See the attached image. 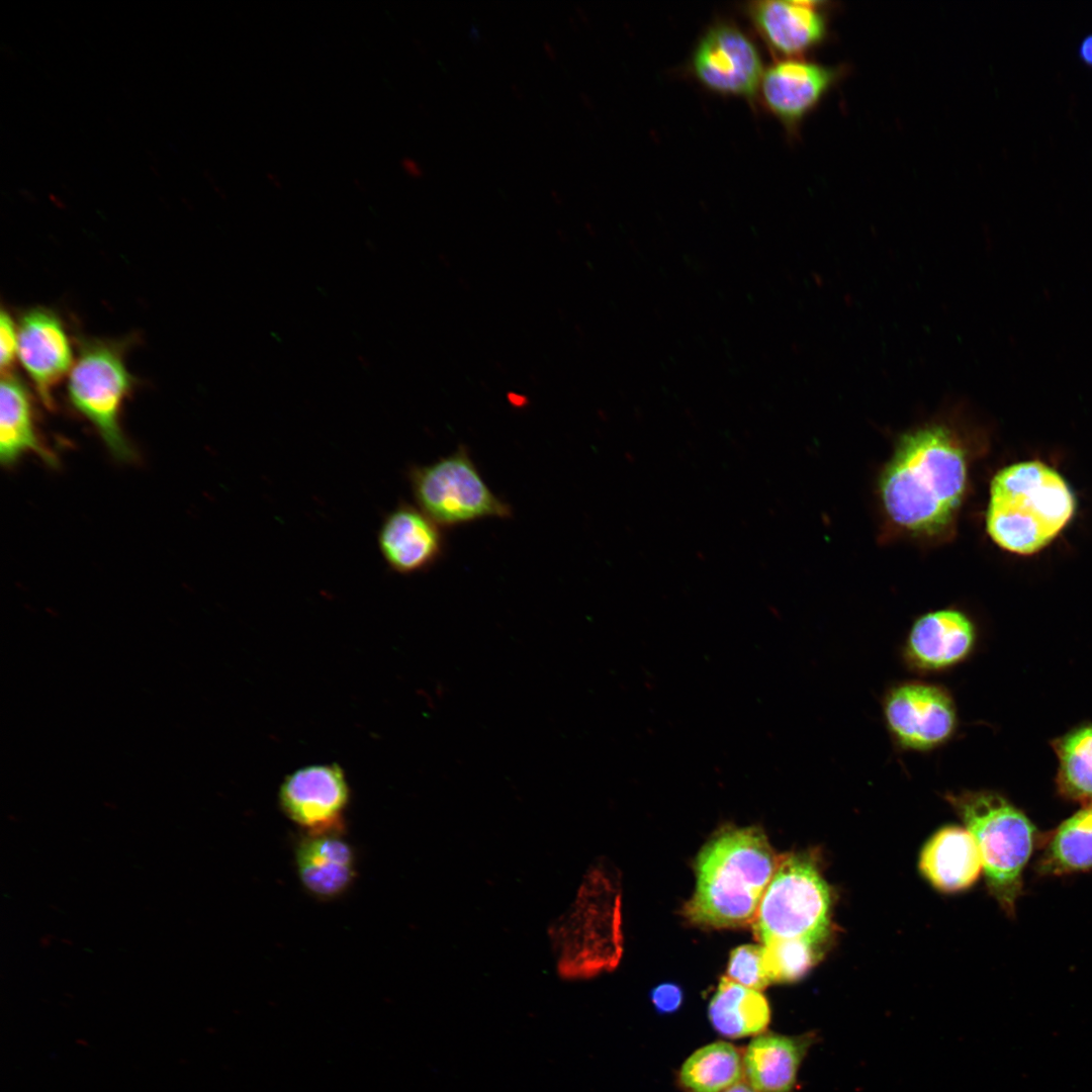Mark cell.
Instances as JSON below:
<instances>
[{
    "mask_svg": "<svg viewBox=\"0 0 1092 1092\" xmlns=\"http://www.w3.org/2000/svg\"><path fill=\"white\" fill-rule=\"evenodd\" d=\"M832 896L818 864L808 853L780 859L761 898L753 928L763 944L803 940L825 949L834 933Z\"/></svg>",
    "mask_w": 1092,
    "mask_h": 1092,
    "instance_id": "obj_6",
    "label": "cell"
},
{
    "mask_svg": "<svg viewBox=\"0 0 1092 1092\" xmlns=\"http://www.w3.org/2000/svg\"><path fill=\"white\" fill-rule=\"evenodd\" d=\"M692 69L709 90L753 98L763 75L760 54L740 28L729 23L711 26L698 42Z\"/></svg>",
    "mask_w": 1092,
    "mask_h": 1092,
    "instance_id": "obj_10",
    "label": "cell"
},
{
    "mask_svg": "<svg viewBox=\"0 0 1092 1092\" xmlns=\"http://www.w3.org/2000/svg\"><path fill=\"white\" fill-rule=\"evenodd\" d=\"M779 862L759 828L722 830L697 856L696 890L685 915L691 922L711 927L748 924Z\"/></svg>",
    "mask_w": 1092,
    "mask_h": 1092,
    "instance_id": "obj_2",
    "label": "cell"
},
{
    "mask_svg": "<svg viewBox=\"0 0 1092 1092\" xmlns=\"http://www.w3.org/2000/svg\"><path fill=\"white\" fill-rule=\"evenodd\" d=\"M407 477L418 508L440 527L512 515L511 507L485 483L464 446L431 464L413 466Z\"/></svg>",
    "mask_w": 1092,
    "mask_h": 1092,
    "instance_id": "obj_8",
    "label": "cell"
},
{
    "mask_svg": "<svg viewBox=\"0 0 1092 1092\" xmlns=\"http://www.w3.org/2000/svg\"><path fill=\"white\" fill-rule=\"evenodd\" d=\"M1079 58L1089 66H1092V32L1086 34L1078 46Z\"/></svg>",
    "mask_w": 1092,
    "mask_h": 1092,
    "instance_id": "obj_29",
    "label": "cell"
},
{
    "mask_svg": "<svg viewBox=\"0 0 1092 1092\" xmlns=\"http://www.w3.org/2000/svg\"><path fill=\"white\" fill-rule=\"evenodd\" d=\"M341 830L306 832L295 848L299 879L318 898L343 894L354 881L355 855Z\"/></svg>",
    "mask_w": 1092,
    "mask_h": 1092,
    "instance_id": "obj_17",
    "label": "cell"
},
{
    "mask_svg": "<svg viewBox=\"0 0 1092 1092\" xmlns=\"http://www.w3.org/2000/svg\"><path fill=\"white\" fill-rule=\"evenodd\" d=\"M349 786L335 763L312 764L285 778L279 790L283 813L306 832L341 830Z\"/></svg>",
    "mask_w": 1092,
    "mask_h": 1092,
    "instance_id": "obj_13",
    "label": "cell"
},
{
    "mask_svg": "<svg viewBox=\"0 0 1092 1092\" xmlns=\"http://www.w3.org/2000/svg\"><path fill=\"white\" fill-rule=\"evenodd\" d=\"M945 800L978 845L989 894L1006 915L1014 917L1025 867L1040 839L1036 827L996 792L947 793Z\"/></svg>",
    "mask_w": 1092,
    "mask_h": 1092,
    "instance_id": "obj_5",
    "label": "cell"
},
{
    "mask_svg": "<svg viewBox=\"0 0 1092 1092\" xmlns=\"http://www.w3.org/2000/svg\"><path fill=\"white\" fill-rule=\"evenodd\" d=\"M400 166L403 171L412 177L420 178L424 175L423 167L412 157L401 158Z\"/></svg>",
    "mask_w": 1092,
    "mask_h": 1092,
    "instance_id": "obj_30",
    "label": "cell"
},
{
    "mask_svg": "<svg viewBox=\"0 0 1092 1092\" xmlns=\"http://www.w3.org/2000/svg\"><path fill=\"white\" fill-rule=\"evenodd\" d=\"M552 196L555 198L556 201H558L559 203L561 202V199L555 190H552Z\"/></svg>",
    "mask_w": 1092,
    "mask_h": 1092,
    "instance_id": "obj_36",
    "label": "cell"
},
{
    "mask_svg": "<svg viewBox=\"0 0 1092 1092\" xmlns=\"http://www.w3.org/2000/svg\"><path fill=\"white\" fill-rule=\"evenodd\" d=\"M1057 787L1065 799L1092 803V725L1082 726L1058 738Z\"/></svg>",
    "mask_w": 1092,
    "mask_h": 1092,
    "instance_id": "obj_24",
    "label": "cell"
},
{
    "mask_svg": "<svg viewBox=\"0 0 1092 1092\" xmlns=\"http://www.w3.org/2000/svg\"><path fill=\"white\" fill-rule=\"evenodd\" d=\"M543 47H544V50H545L546 54L551 59L556 58L557 54H556V51H555V49H554V47L552 46L551 42H549L548 40H543Z\"/></svg>",
    "mask_w": 1092,
    "mask_h": 1092,
    "instance_id": "obj_32",
    "label": "cell"
},
{
    "mask_svg": "<svg viewBox=\"0 0 1092 1092\" xmlns=\"http://www.w3.org/2000/svg\"><path fill=\"white\" fill-rule=\"evenodd\" d=\"M723 1092H756L750 1085L739 1082Z\"/></svg>",
    "mask_w": 1092,
    "mask_h": 1092,
    "instance_id": "obj_31",
    "label": "cell"
},
{
    "mask_svg": "<svg viewBox=\"0 0 1092 1092\" xmlns=\"http://www.w3.org/2000/svg\"><path fill=\"white\" fill-rule=\"evenodd\" d=\"M1074 512V494L1059 472L1039 461L1019 462L992 479L987 532L1002 549L1029 555L1050 544Z\"/></svg>",
    "mask_w": 1092,
    "mask_h": 1092,
    "instance_id": "obj_4",
    "label": "cell"
},
{
    "mask_svg": "<svg viewBox=\"0 0 1092 1092\" xmlns=\"http://www.w3.org/2000/svg\"><path fill=\"white\" fill-rule=\"evenodd\" d=\"M377 542L388 567L400 574L428 569L444 550L441 527L420 508L406 503L399 504L383 519Z\"/></svg>",
    "mask_w": 1092,
    "mask_h": 1092,
    "instance_id": "obj_16",
    "label": "cell"
},
{
    "mask_svg": "<svg viewBox=\"0 0 1092 1092\" xmlns=\"http://www.w3.org/2000/svg\"><path fill=\"white\" fill-rule=\"evenodd\" d=\"M267 177H268V180L272 183L273 186H277V187L281 186V181H280L279 177L276 174L269 172V173H267Z\"/></svg>",
    "mask_w": 1092,
    "mask_h": 1092,
    "instance_id": "obj_34",
    "label": "cell"
},
{
    "mask_svg": "<svg viewBox=\"0 0 1092 1092\" xmlns=\"http://www.w3.org/2000/svg\"><path fill=\"white\" fill-rule=\"evenodd\" d=\"M946 413L904 434L882 474L888 516L915 534L948 526L965 491L967 459L957 430L962 410Z\"/></svg>",
    "mask_w": 1092,
    "mask_h": 1092,
    "instance_id": "obj_1",
    "label": "cell"
},
{
    "mask_svg": "<svg viewBox=\"0 0 1092 1092\" xmlns=\"http://www.w3.org/2000/svg\"><path fill=\"white\" fill-rule=\"evenodd\" d=\"M26 453L35 454L50 467L58 466L56 454L37 433L29 390L9 371L2 373L0 385V460L10 467Z\"/></svg>",
    "mask_w": 1092,
    "mask_h": 1092,
    "instance_id": "obj_19",
    "label": "cell"
},
{
    "mask_svg": "<svg viewBox=\"0 0 1092 1092\" xmlns=\"http://www.w3.org/2000/svg\"><path fill=\"white\" fill-rule=\"evenodd\" d=\"M761 946L763 966L770 983L801 979L825 950L803 940H771Z\"/></svg>",
    "mask_w": 1092,
    "mask_h": 1092,
    "instance_id": "obj_25",
    "label": "cell"
},
{
    "mask_svg": "<svg viewBox=\"0 0 1092 1092\" xmlns=\"http://www.w3.org/2000/svg\"><path fill=\"white\" fill-rule=\"evenodd\" d=\"M714 1029L727 1037L758 1035L770 1019L766 998L758 990L747 988L723 977L708 1006Z\"/></svg>",
    "mask_w": 1092,
    "mask_h": 1092,
    "instance_id": "obj_22",
    "label": "cell"
},
{
    "mask_svg": "<svg viewBox=\"0 0 1092 1092\" xmlns=\"http://www.w3.org/2000/svg\"><path fill=\"white\" fill-rule=\"evenodd\" d=\"M1035 872L1060 877L1092 871V803L1085 804L1051 832L1040 836Z\"/></svg>",
    "mask_w": 1092,
    "mask_h": 1092,
    "instance_id": "obj_21",
    "label": "cell"
},
{
    "mask_svg": "<svg viewBox=\"0 0 1092 1092\" xmlns=\"http://www.w3.org/2000/svg\"><path fill=\"white\" fill-rule=\"evenodd\" d=\"M919 867L933 887L943 892L970 888L983 872L973 835L958 826L938 830L924 845Z\"/></svg>",
    "mask_w": 1092,
    "mask_h": 1092,
    "instance_id": "obj_20",
    "label": "cell"
},
{
    "mask_svg": "<svg viewBox=\"0 0 1092 1092\" xmlns=\"http://www.w3.org/2000/svg\"><path fill=\"white\" fill-rule=\"evenodd\" d=\"M977 629L963 611L945 608L918 617L904 640L905 665L920 674L950 670L965 662L977 644Z\"/></svg>",
    "mask_w": 1092,
    "mask_h": 1092,
    "instance_id": "obj_12",
    "label": "cell"
},
{
    "mask_svg": "<svg viewBox=\"0 0 1092 1092\" xmlns=\"http://www.w3.org/2000/svg\"><path fill=\"white\" fill-rule=\"evenodd\" d=\"M18 331L11 315L2 309L0 314V365L2 373L11 371L17 357Z\"/></svg>",
    "mask_w": 1092,
    "mask_h": 1092,
    "instance_id": "obj_27",
    "label": "cell"
},
{
    "mask_svg": "<svg viewBox=\"0 0 1092 1092\" xmlns=\"http://www.w3.org/2000/svg\"><path fill=\"white\" fill-rule=\"evenodd\" d=\"M17 331V357L42 403L53 408V390L74 360L64 324L53 310L34 307L21 315Z\"/></svg>",
    "mask_w": 1092,
    "mask_h": 1092,
    "instance_id": "obj_14",
    "label": "cell"
},
{
    "mask_svg": "<svg viewBox=\"0 0 1092 1092\" xmlns=\"http://www.w3.org/2000/svg\"><path fill=\"white\" fill-rule=\"evenodd\" d=\"M727 978L758 991L769 985L762 961V946L745 944L734 948L730 953Z\"/></svg>",
    "mask_w": 1092,
    "mask_h": 1092,
    "instance_id": "obj_26",
    "label": "cell"
},
{
    "mask_svg": "<svg viewBox=\"0 0 1092 1092\" xmlns=\"http://www.w3.org/2000/svg\"><path fill=\"white\" fill-rule=\"evenodd\" d=\"M827 2H751L748 15L767 46L785 59L805 58L829 36Z\"/></svg>",
    "mask_w": 1092,
    "mask_h": 1092,
    "instance_id": "obj_15",
    "label": "cell"
},
{
    "mask_svg": "<svg viewBox=\"0 0 1092 1092\" xmlns=\"http://www.w3.org/2000/svg\"><path fill=\"white\" fill-rule=\"evenodd\" d=\"M509 399L511 401H513L516 405H520V403L525 402V396L524 395L514 393V392L509 393Z\"/></svg>",
    "mask_w": 1092,
    "mask_h": 1092,
    "instance_id": "obj_33",
    "label": "cell"
},
{
    "mask_svg": "<svg viewBox=\"0 0 1092 1092\" xmlns=\"http://www.w3.org/2000/svg\"><path fill=\"white\" fill-rule=\"evenodd\" d=\"M883 717L893 742L902 750L927 752L949 742L959 727V713L944 686L905 680L883 698Z\"/></svg>",
    "mask_w": 1092,
    "mask_h": 1092,
    "instance_id": "obj_9",
    "label": "cell"
},
{
    "mask_svg": "<svg viewBox=\"0 0 1092 1092\" xmlns=\"http://www.w3.org/2000/svg\"><path fill=\"white\" fill-rule=\"evenodd\" d=\"M650 998L656 1011L663 1014L672 1013L680 1007L684 993L676 984L662 983L651 990Z\"/></svg>",
    "mask_w": 1092,
    "mask_h": 1092,
    "instance_id": "obj_28",
    "label": "cell"
},
{
    "mask_svg": "<svg viewBox=\"0 0 1092 1092\" xmlns=\"http://www.w3.org/2000/svg\"><path fill=\"white\" fill-rule=\"evenodd\" d=\"M816 1038L814 1032L795 1036L764 1033L754 1037L743 1056L749 1085L756 1092H793L800 1066Z\"/></svg>",
    "mask_w": 1092,
    "mask_h": 1092,
    "instance_id": "obj_18",
    "label": "cell"
},
{
    "mask_svg": "<svg viewBox=\"0 0 1092 1092\" xmlns=\"http://www.w3.org/2000/svg\"><path fill=\"white\" fill-rule=\"evenodd\" d=\"M743 1059L731 1043L716 1041L693 1053L681 1065L678 1080L687 1092H723L739 1083Z\"/></svg>",
    "mask_w": 1092,
    "mask_h": 1092,
    "instance_id": "obj_23",
    "label": "cell"
},
{
    "mask_svg": "<svg viewBox=\"0 0 1092 1092\" xmlns=\"http://www.w3.org/2000/svg\"><path fill=\"white\" fill-rule=\"evenodd\" d=\"M133 382L121 343L80 341L67 382L68 399L92 424L110 454L121 462L135 459V451L120 426L121 408Z\"/></svg>",
    "mask_w": 1092,
    "mask_h": 1092,
    "instance_id": "obj_7",
    "label": "cell"
},
{
    "mask_svg": "<svg viewBox=\"0 0 1092 1092\" xmlns=\"http://www.w3.org/2000/svg\"><path fill=\"white\" fill-rule=\"evenodd\" d=\"M620 926L615 881L607 867L592 864L547 928L556 976L567 983H580L612 971L621 954Z\"/></svg>",
    "mask_w": 1092,
    "mask_h": 1092,
    "instance_id": "obj_3",
    "label": "cell"
},
{
    "mask_svg": "<svg viewBox=\"0 0 1092 1092\" xmlns=\"http://www.w3.org/2000/svg\"><path fill=\"white\" fill-rule=\"evenodd\" d=\"M847 71L845 65L784 58L764 70L759 85L761 97L767 109L793 133Z\"/></svg>",
    "mask_w": 1092,
    "mask_h": 1092,
    "instance_id": "obj_11",
    "label": "cell"
},
{
    "mask_svg": "<svg viewBox=\"0 0 1092 1092\" xmlns=\"http://www.w3.org/2000/svg\"><path fill=\"white\" fill-rule=\"evenodd\" d=\"M512 88H513V91H514V92H515V93L517 94V96H518V97H520V98H521V97L523 96V94L521 93V91H520L519 87H517V85H516V84H513V85H512Z\"/></svg>",
    "mask_w": 1092,
    "mask_h": 1092,
    "instance_id": "obj_35",
    "label": "cell"
}]
</instances>
